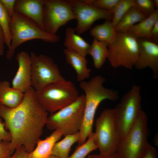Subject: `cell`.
I'll list each match as a JSON object with an SVG mask.
<instances>
[{
  "mask_svg": "<svg viewBox=\"0 0 158 158\" xmlns=\"http://www.w3.org/2000/svg\"><path fill=\"white\" fill-rule=\"evenodd\" d=\"M35 93L31 87L14 108L0 104V117L11 135L10 146L14 152L23 146L29 153L31 152L47 122L48 112L38 102Z\"/></svg>",
  "mask_w": 158,
  "mask_h": 158,
  "instance_id": "obj_1",
  "label": "cell"
},
{
  "mask_svg": "<svg viewBox=\"0 0 158 158\" xmlns=\"http://www.w3.org/2000/svg\"><path fill=\"white\" fill-rule=\"evenodd\" d=\"M106 79L100 75H96L89 80L80 82L79 86L84 92L85 104L82 125L79 131L78 146L86 141L92 132L94 118L97 109L103 100L117 101L119 95L117 90L105 87Z\"/></svg>",
  "mask_w": 158,
  "mask_h": 158,
  "instance_id": "obj_2",
  "label": "cell"
},
{
  "mask_svg": "<svg viewBox=\"0 0 158 158\" xmlns=\"http://www.w3.org/2000/svg\"><path fill=\"white\" fill-rule=\"evenodd\" d=\"M10 27L11 42L6 55L8 60L12 58L16 49L24 42L37 39L54 43L60 39L56 35L47 33L30 19L15 12L11 17Z\"/></svg>",
  "mask_w": 158,
  "mask_h": 158,
  "instance_id": "obj_3",
  "label": "cell"
},
{
  "mask_svg": "<svg viewBox=\"0 0 158 158\" xmlns=\"http://www.w3.org/2000/svg\"><path fill=\"white\" fill-rule=\"evenodd\" d=\"M139 39L128 32H116L115 37L108 44L107 59L114 68L123 67L133 68L139 53Z\"/></svg>",
  "mask_w": 158,
  "mask_h": 158,
  "instance_id": "obj_4",
  "label": "cell"
},
{
  "mask_svg": "<svg viewBox=\"0 0 158 158\" xmlns=\"http://www.w3.org/2000/svg\"><path fill=\"white\" fill-rule=\"evenodd\" d=\"M141 103L140 87L134 85L114 109L115 124L121 140L136 122L142 110Z\"/></svg>",
  "mask_w": 158,
  "mask_h": 158,
  "instance_id": "obj_5",
  "label": "cell"
},
{
  "mask_svg": "<svg viewBox=\"0 0 158 158\" xmlns=\"http://www.w3.org/2000/svg\"><path fill=\"white\" fill-rule=\"evenodd\" d=\"M85 104L84 95H79L73 102L48 117L46 124L51 130H59L63 135L76 133L80 129Z\"/></svg>",
  "mask_w": 158,
  "mask_h": 158,
  "instance_id": "obj_6",
  "label": "cell"
},
{
  "mask_svg": "<svg viewBox=\"0 0 158 158\" xmlns=\"http://www.w3.org/2000/svg\"><path fill=\"white\" fill-rule=\"evenodd\" d=\"M35 94L40 104L51 114L73 103L79 96L78 90L73 82L66 80L50 84L42 90L36 91Z\"/></svg>",
  "mask_w": 158,
  "mask_h": 158,
  "instance_id": "obj_7",
  "label": "cell"
},
{
  "mask_svg": "<svg viewBox=\"0 0 158 158\" xmlns=\"http://www.w3.org/2000/svg\"><path fill=\"white\" fill-rule=\"evenodd\" d=\"M148 118L142 110L135 124L121 140L116 152L121 158H141L149 143Z\"/></svg>",
  "mask_w": 158,
  "mask_h": 158,
  "instance_id": "obj_8",
  "label": "cell"
},
{
  "mask_svg": "<svg viewBox=\"0 0 158 158\" xmlns=\"http://www.w3.org/2000/svg\"><path fill=\"white\" fill-rule=\"evenodd\" d=\"M95 125V140L100 154L116 152L121 138L115 124L114 109H104L96 119Z\"/></svg>",
  "mask_w": 158,
  "mask_h": 158,
  "instance_id": "obj_9",
  "label": "cell"
},
{
  "mask_svg": "<svg viewBox=\"0 0 158 158\" xmlns=\"http://www.w3.org/2000/svg\"><path fill=\"white\" fill-rule=\"evenodd\" d=\"M31 87L36 92L51 84L64 81L57 65L48 56L31 51Z\"/></svg>",
  "mask_w": 158,
  "mask_h": 158,
  "instance_id": "obj_10",
  "label": "cell"
},
{
  "mask_svg": "<svg viewBox=\"0 0 158 158\" xmlns=\"http://www.w3.org/2000/svg\"><path fill=\"white\" fill-rule=\"evenodd\" d=\"M75 19L68 0H44L43 23L47 33L56 35L60 27Z\"/></svg>",
  "mask_w": 158,
  "mask_h": 158,
  "instance_id": "obj_11",
  "label": "cell"
},
{
  "mask_svg": "<svg viewBox=\"0 0 158 158\" xmlns=\"http://www.w3.org/2000/svg\"><path fill=\"white\" fill-rule=\"evenodd\" d=\"M68 1L77 20V25L74 28L75 32L79 35L90 29L97 20H112V12L92 5L91 3L93 0Z\"/></svg>",
  "mask_w": 158,
  "mask_h": 158,
  "instance_id": "obj_12",
  "label": "cell"
},
{
  "mask_svg": "<svg viewBox=\"0 0 158 158\" xmlns=\"http://www.w3.org/2000/svg\"><path fill=\"white\" fill-rule=\"evenodd\" d=\"M139 39V50L138 58L135 66L136 68H150L153 77L158 76V44L145 38Z\"/></svg>",
  "mask_w": 158,
  "mask_h": 158,
  "instance_id": "obj_13",
  "label": "cell"
},
{
  "mask_svg": "<svg viewBox=\"0 0 158 158\" xmlns=\"http://www.w3.org/2000/svg\"><path fill=\"white\" fill-rule=\"evenodd\" d=\"M18 70L12 82V87L24 93L31 87L32 62L30 55L22 51L17 53Z\"/></svg>",
  "mask_w": 158,
  "mask_h": 158,
  "instance_id": "obj_14",
  "label": "cell"
},
{
  "mask_svg": "<svg viewBox=\"0 0 158 158\" xmlns=\"http://www.w3.org/2000/svg\"><path fill=\"white\" fill-rule=\"evenodd\" d=\"M44 0H16L14 11L30 19L45 31L43 23Z\"/></svg>",
  "mask_w": 158,
  "mask_h": 158,
  "instance_id": "obj_15",
  "label": "cell"
},
{
  "mask_svg": "<svg viewBox=\"0 0 158 158\" xmlns=\"http://www.w3.org/2000/svg\"><path fill=\"white\" fill-rule=\"evenodd\" d=\"M63 136L59 130H54L44 140L39 139L36 143V147L29 153L28 158H49L51 155L54 145Z\"/></svg>",
  "mask_w": 158,
  "mask_h": 158,
  "instance_id": "obj_16",
  "label": "cell"
},
{
  "mask_svg": "<svg viewBox=\"0 0 158 158\" xmlns=\"http://www.w3.org/2000/svg\"><path fill=\"white\" fill-rule=\"evenodd\" d=\"M63 53L67 62L75 71L78 81H84L89 77L91 69L87 67V61L85 57L67 49L63 50Z\"/></svg>",
  "mask_w": 158,
  "mask_h": 158,
  "instance_id": "obj_17",
  "label": "cell"
},
{
  "mask_svg": "<svg viewBox=\"0 0 158 158\" xmlns=\"http://www.w3.org/2000/svg\"><path fill=\"white\" fill-rule=\"evenodd\" d=\"M24 94L21 91L11 87L8 81H0V104L15 108L21 102Z\"/></svg>",
  "mask_w": 158,
  "mask_h": 158,
  "instance_id": "obj_18",
  "label": "cell"
},
{
  "mask_svg": "<svg viewBox=\"0 0 158 158\" xmlns=\"http://www.w3.org/2000/svg\"><path fill=\"white\" fill-rule=\"evenodd\" d=\"M65 35L64 44L66 49L85 57L88 54L90 44L79 35L75 33L74 28H67Z\"/></svg>",
  "mask_w": 158,
  "mask_h": 158,
  "instance_id": "obj_19",
  "label": "cell"
},
{
  "mask_svg": "<svg viewBox=\"0 0 158 158\" xmlns=\"http://www.w3.org/2000/svg\"><path fill=\"white\" fill-rule=\"evenodd\" d=\"M158 20V9H156L152 14L134 25L126 32L139 38H145L150 40L151 31Z\"/></svg>",
  "mask_w": 158,
  "mask_h": 158,
  "instance_id": "obj_20",
  "label": "cell"
},
{
  "mask_svg": "<svg viewBox=\"0 0 158 158\" xmlns=\"http://www.w3.org/2000/svg\"><path fill=\"white\" fill-rule=\"evenodd\" d=\"M147 17L137 8L133 6L115 27V31L116 32H126L133 26Z\"/></svg>",
  "mask_w": 158,
  "mask_h": 158,
  "instance_id": "obj_21",
  "label": "cell"
},
{
  "mask_svg": "<svg viewBox=\"0 0 158 158\" xmlns=\"http://www.w3.org/2000/svg\"><path fill=\"white\" fill-rule=\"evenodd\" d=\"M116 32L111 20H105L103 23L97 25L90 30V35L98 40L107 44L114 40Z\"/></svg>",
  "mask_w": 158,
  "mask_h": 158,
  "instance_id": "obj_22",
  "label": "cell"
},
{
  "mask_svg": "<svg viewBox=\"0 0 158 158\" xmlns=\"http://www.w3.org/2000/svg\"><path fill=\"white\" fill-rule=\"evenodd\" d=\"M108 54L107 43L93 38L88 50V54L92 56L95 68L99 69L102 67L107 59Z\"/></svg>",
  "mask_w": 158,
  "mask_h": 158,
  "instance_id": "obj_23",
  "label": "cell"
},
{
  "mask_svg": "<svg viewBox=\"0 0 158 158\" xmlns=\"http://www.w3.org/2000/svg\"><path fill=\"white\" fill-rule=\"evenodd\" d=\"M61 140L56 142L52 148L51 155L60 158H68L71 148L73 144L79 141V132L64 136Z\"/></svg>",
  "mask_w": 158,
  "mask_h": 158,
  "instance_id": "obj_24",
  "label": "cell"
},
{
  "mask_svg": "<svg viewBox=\"0 0 158 158\" xmlns=\"http://www.w3.org/2000/svg\"><path fill=\"white\" fill-rule=\"evenodd\" d=\"M97 149L94 133L92 132L83 144L78 146L74 152L68 158H85L92 151Z\"/></svg>",
  "mask_w": 158,
  "mask_h": 158,
  "instance_id": "obj_25",
  "label": "cell"
},
{
  "mask_svg": "<svg viewBox=\"0 0 158 158\" xmlns=\"http://www.w3.org/2000/svg\"><path fill=\"white\" fill-rule=\"evenodd\" d=\"M134 0H120L112 11L111 22L115 27L132 7L134 6Z\"/></svg>",
  "mask_w": 158,
  "mask_h": 158,
  "instance_id": "obj_26",
  "label": "cell"
},
{
  "mask_svg": "<svg viewBox=\"0 0 158 158\" xmlns=\"http://www.w3.org/2000/svg\"><path fill=\"white\" fill-rule=\"evenodd\" d=\"M11 18L9 16L3 5L0 2V25L4 33L5 44L9 49L11 42L10 25Z\"/></svg>",
  "mask_w": 158,
  "mask_h": 158,
  "instance_id": "obj_27",
  "label": "cell"
},
{
  "mask_svg": "<svg viewBox=\"0 0 158 158\" xmlns=\"http://www.w3.org/2000/svg\"><path fill=\"white\" fill-rule=\"evenodd\" d=\"M134 6L147 17L152 14L156 9L153 0H134Z\"/></svg>",
  "mask_w": 158,
  "mask_h": 158,
  "instance_id": "obj_28",
  "label": "cell"
},
{
  "mask_svg": "<svg viewBox=\"0 0 158 158\" xmlns=\"http://www.w3.org/2000/svg\"><path fill=\"white\" fill-rule=\"evenodd\" d=\"M120 0H93L92 4L99 8L112 12Z\"/></svg>",
  "mask_w": 158,
  "mask_h": 158,
  "instance_id": "obj_29",
  "label": "cell"
},
{
  "mask_svg": "<svg viewBox=\"0 0 158 158\" xmlns=\"http://www.w3.org/2000/svg\"><path fill=\"white\" fill-rule=\"evenodd\" d=\"M14 152L10 147V141L0 142V158H10Z\"/></svg>",
  "mask_w": 158,
  "mask_h": 158,
  "instance_id": "obj_30",
  "label": "cell"
},
{
  "mask_svg": "<svg viewBox=\"0 0 158 158\" xmlns=\"http://www.w3.org/2000/svg\"><path fill=\"white\" fill-rule=\"evenodd\" d=\"M16 0H0L8 15L12 17L14 14V6Z\"/></svg>",
  "mask_w": 158,
  "mask_h": 158,
  "instance_id": "obj_31",
  "label": "cell"
},
{
  "mask_svg": "<svg viewBox=\"0 0 158 158\" xmlns=\"http://www.w3.org/2000/svg\"><path fill=\"white\" fill-rule=\"evenodd\" d=\"M11 140L9 132L5 129L4 122L1 121L0 118V142L2 141L10 142Z\"/></svg>",
  "mask_w": 158,
  "mask_h": 158,
  "instance_id": "obj_32",
  "label": "cell"
},
{
  "mask_svg": "<svg viewBox=\"0 0 158 158\" xmlns=\"http://www.w3.org/2000/svg\"><path fill=\"white\" fill-rule=\"evenodd\" d=\"M28 154L25 147L22 146L16 149L10 158H28Z\"/></svg>",
  "mask_w": 158,
  "mask_h": 158,
  "instance_id": "obj_33",
  "label": "cell"
},
{
  "mask_svg": "<svg viewBox=\"0 0 158 158\" xmlns=\"http://www.w3.org/2000/svg\"><path fill=\"white\" fill-rule=\"evenodd\" d=\"M157 150L150 144L141 158H157Z\"/></svg>",
  "mask_w": 158,
  "mask_h": 158,
  "instance_id": "obj_34",
  "label": "cell"
},
{
  "mask_svg": "<svg viewBox=\"0 0 158 158\" xmlns=\"http://www.w3.org/2000/svg\"><path fill=\"white\" fill-rule=\"evenodd\" d=\"M150 40L158 43V20L154 24L151 31Z\"/></svg>",
  "mask_w": 158,
  "mask_h": 158,
  "instance_id": "obj_35",
  "label": "cell"
},
{
  "mask_svg": "<svg viewBox=\"0 0 158 158\" xmlns=\"http://www.w3.org/2000/svg\"><path fill=\"white\" fill-rule=\"evenodd\" d=\"M86 158H121L116 152L112 154L108 155H103L100 154H94L88 155Z\"/></svg>",
  "mask_w": 158,
  "mask_h": 158,
  "instance_id": "obj_36",
  "label": "cell"
},
{
  "mask_svg": "<svg viewBox=\"0 0 158 158\" xmlns=\"http://www.w3.org/2000/svg\"><path fill=\"white\" fill-rule=\"evenodd\" d=\"M5 44V41L4 33L0 25V55H2L4 53Z\"/></svg>",
  "mask_w": 158,
  "mask_h": 158,
  "instance_id": "obj_37",
  "label": "cell"
},
{
  "mask_svg": "<svg viewBox=\"0 0 158 158\" xmlns=\"http://www.w3.org/2000/svg\"><path fill=\"white\" fill-rule=\"evenodd\" d=\"M153 2L155 8L158 9V0H153Z\"/></svg>",
  "mask_w": 158,
  "mask_h": 158,
  "instance_id": "obj_38",
  "label": "cell"
},
{
  "mask_svg": "<svg viewBox=\"0 0 158 158\" xmlns=\"http://www.w3.org/2000/svg\"><path fill=\"white\" fill-rule=\"evenodd\" d=\"M49 158H60L58 157H57V156H54V155H51Z\"/></svg>",
  "mask_w": 158,
  "mask_h": 158,
  "instance_id": "obj_39",
  "label": "cell"
}]
</instances>
